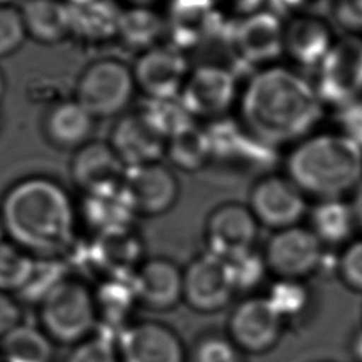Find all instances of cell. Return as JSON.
<instances>
[{
	"mask_svg": "<svg viewBox=\"0 0 362 362\" xmlns=\"http://www.w3.org/2000/svg\"><path fill=\"white\" fill-rule=\"evenodd\" d=\"M238 103L240 124L273 148L308 134L322 115L314 85L284 66L255 72Z\"/></svg>",
	"mask_w": 362,
	"mask_h": 362,
	"instance_id": "6da1fadb",
	"label": "cell"
},
{
	"mask_svg": "<svg viewBox=\"0 0 362 362\" xmlns=\"http://www.w3.org/2000/svg\"><path fill=\"white\" fill-rule=\"evenodd\" d=\"M7 239L37 259H51L66 249L79 211L65 187L45 175L11 184L0 199Z\"/></svg>",
	"mask_w": 362,
	"mask_h": 362,
	"instance_id": "7a4b0ae2",
	"label": "cell"
},
{
	"mask_svg": "<svg viewBox=\"0 0 362 362\" xmlns=\"http://www.w3.org/2000/svg\"><path fill=\"white\" fill-rule=\"evenodd\" d=\"M286 170L304 194L338 199L362 182V147L341 133L315 134L291 150Z\"/></svg>",
	"mask_w": 362,
	"mask_h": 362,
	"instance_id": "3957f363",
	"label": "cell"
},
{
	"mask_svg": "<svg viewBox=\"0 0 362 362\" xmlns=\"http://www.w3.org/2000/svg\"><path fill=\"white\" fill-rule=\"evenodd\" d=\"M38 321L54 344L75 345L99 325L95 293L82 280L64 276L38 301Z\"/></svg>",
	"mask_w": 362,
	"mask_h": 362,
	"instance_id": "277c9868",
	"label": "cell"
},
{
	"mask_svg": "<svg viewBox=\"0 0 362 362\" xmlns=\"http://www.w3.org/2000/svg\"><path fill=\"white\" fill-rule=\"evenodd\" d=\"M137 92L132 66L119 58L103 57L89 62L79 74L74 99L96 120L124 115Z\"/></svg>",
	"mask_w": 362,
	"mask_h": 362,
	"instance_id": "5b68a950",
	"label": "cell"
},
{
	"mask_svg": "<svg viewBox=\"0 0 362 362\" xmlns=\"http://www.w3.org/2000/svg\"><path fill=\"white\" fill-rule=\"evenodd\" d=\"M180 99L197 122L223 119L239 100L238 76L229 66L216 62L199 64L191 68Z\"/></svg>",
	"mask_w": 362,
	"mask_h": 362,
	"instance_id": "8992f818",
	"label": "cell"
},
{
	"mask_svg": "<svg viewBox=\"0 0 362 362\" xmlns=\"http://www.w3.org/2000/svg\"><path fill=\"white\" fill-rule=\"evenodd\" d=\"M315 90L322 103L337 107L362 96V38L344 37L334 42L317 68Z\"/></svg>",
	"mask_w": 362,
	"mask_h": 362,
	"instance_id": "52a82bcc",
	"label": "cell"
},
{
	"mask_svg": "<svg viewBox=\"0 0 362 362\" xmlns=\"http://www.w3.org/2000/svg\"><path fill=\"white\" fill-rule=\"evenodd\" d=\"M137 92L147 100L178 98L191 72L184 51L161 42L140 54L132 66Z\"/></svg>",
	"mask_w": 362,
	"mask_h": 362,
	"instance_id": "ba28073f",
	"label": "cell"
},
{
	"mask_svg": "<svg viewBox=\"0 0 362 362\" xmlns=\"http://www.w3.org/2000/svg\"><path fill=\"white\" fill-rule=\"evenodd\" d=\"M122 191L137 216H161L177 204L180 182L171 167L161 161L127 167Z\"/></svg>",
	"mask_w": 362,
	"mask_h": 362,
	"instance_id": "9c48e42d",
	"label": "cell"
},
{
	"mask_svg": "<svg viewBox=\"0 0 362 362\" xmlns=\"http://www.w3.org/2000/svg\"><path fill=\"white\" fill-rule=\"evenodd\" d=\"M229 49L242 66H260L284 52V25L273 11L260 10L230 27Z\"/></svg>",
	"mask_w": 362,
	"mask_h": 362,
	"instance_id": "30bf717a",
	"label": "cell"
},
{
	"mask_svg": "<svg viewBox=\"0 0 362 362\" xmlns=\"http://www.w3.org/2000/svg\"><path fill=\"white\" fill-rule=\"evenodd\" d=\"M257 219L247 205L223 202L215 206L205 222L206 252L232 260L253 250L257 239Z\"/></svg>",
	"mask_w": 362,
	"mask_h": 362,
	"instance_id": "8fae6325",
	"label": "cell"
},
{
	"mask_svg": "<svg viewBox=\"0 0 362 362\" xmlns=\"http://www.w3.org/2000/svg\"><path fill=\"white\" fill-rule=\"evenodd\" d=\"M247 206L259 223L281 230L296 226L303 218L305 199L287 175L264 174L250 187Z\"/></svg>",
	"mask_w": 362,
	"mask_h": 362,
	"instance_id": "7c38bea8",
	"label": "cell"
},
{
	"mask_svg": "<svg viewBox=\"0 0 362 362\" xmlns=\"http://www.w3.org/2000/svg\"><path fill=\"white\" fill-rule=\"evenodd\" d=\"M235 291L226 260L209 252L194 257L184 269L182 301L198 313L222 310Z\"/></svg>",
	"mask_w": 362,
	"mask_h": 362,
	"instance_id": "4fadbf2b",
	"label": "cell"
},
{
	"mask_svg": "<svg viewBox=\"0 0 362 362\" xmlns=\"http://www.w3.org/2000/svg\"><path fill=\"white\" fill-rule=\"evenodd\" d=\"M120 362H187L182 339L158 321L127 324L116 337Z\"/></svg>",
	"mask_w": 362,
	"mask_h": 362,
	"instance_id": "5bb4252c",
	"label": "cell"
},
{
	"mask_svg": "<svg viewBox=\"0 0 362 362\" xmlns=\"http://www.w3.org/2000/svg\"><path fill=\"white\" fill-rule=\"evenodd\" d=\"M171 44L185 51L202 47L223 30V13L215 0H170L164 14Z\"/></svg>",
	"mask_w": 362,
	"mask_h": 362,
	"instance_id": "9a60e30c",
	"label": "cell"
},
{
	"mask_svg": "<svg viewBox=\"0 0 362 362\" xmlns=\"http://www.w3.org/2000/svg\"><path fill=\"white\" fill-rule=\"evenodd\" d=\"M264 262L281 279L297 280L322 262L321 240L311 229L297 225L277 230L267 242Z\"/></svg>",
	"mask_w": 362,
	"mask_h": 362,
	"instance_id": "2e32d148",
	"label": "cell"
},
{
	"mask_svg": "<svg viewBox=\"0 0 362 362\" xmlns=\"http://www.w3.org/2000/svg\"><path fill=\"white\" fill-rule=\"evenodd\" d=\"M107 141L126 167L161 161L167 148V137L141 109L117 117Z\"/></svg>",
	"mask_w": 362,
	"mask_h": 362,
	"instance_id": "e0dca14e",
	"label": "cell"
},
{
	"mask_svg": "<svg viewBox=\"0 0 362 362\" xmlns=\"http://www.w3.org/2000/svg\"><path fill=\"white\" fill-rule=\"evenodd\" d=\"M126 168L109 141L100 140L76 150L69 163L71 180L82 195L120 189Z\"/></svg>",
	"mask_w": 362,
	"mask_h": 362,
	"instance_id": "ac0fdd59",
	"label": "cell"
},
{
	"mask_svg": "<svg viewBox=\"0 0 362 362\" xmlns=\"http://www.w3.org/2000/svg\"><path fill=\"white\" fill-rule=\"evenodd\" d=\"M283 320L267 297L246 298L229 317V338L240 351L264 352L277 342Z\"/></svg>",
	"mask_w": 362,
	"mask_h": 362,
	"instance_id": "d6986e66",
	"label": "cell"
},
{
	"mask_svg": "<svg viewBox=\"0 0 362 362\" xmlns=\"http://www.w3.org/2000/svg\"><path fill=\"white\" fill-rule=\"evenodd\" d=\"M130 283L137 304L147 310L168 311L182 301L184 270L167 257L141 262Z\"/></svg>",
	"mask_w": 362,
	"mask_h": 362,
	"instance_id": "ffe728a7",
	"label": "cell"
},
{
	"mask_svg": "<svg viewBox=\"0 0 362 362\" xmlns=\"http://www.w3.org/2000/svg\"><path fill=\"white\" fill-rule=\"evenodd\" d=\"M206 129L212 144V161L219 160L246 168H264L276 160L274 148L255 139L239 120L223 117L211 122Z\"/></svg>",
	"mask_w": 362,
	"mask_h": 362,
	"instance_id": "44dd1931",
	"label": "cell"
},
{
	"mask_svg": "<svg viewBox=\"0 0 362 362\" xmlns=\"http://www.w3.org/2000/svg\"><path fill=\"white\" fill-rule=\"evenodd\" d=\"M96 122L76 99H58L44 112L41 132L51 147L75 153L95 140Z\"/></svg>",
	"mask_w": 362,
	"mask_h": 362,
	"instance_id": "7402d4cb",
	"label": "cell"
},
{
	"mask_svg": "<svg viewBox=\"0 0 362 362\" xmlns=\"http://www.w3.org/2000/svg\"><path fill=\"white\" fill-rule=\"evenodd\" d=\"M334 42L328 24L317 16H297L284 25V52L300 66H320Z\"/></svg>",
	"mask_w": 362,
	"mask_h": 362,
	"instance_id": "603a6c76",
	"label": "cell"
},
{
	"mask_svg": "<svg viewBox=\"0 0 362 362\" xmlns=\"http://www.w3.org/2000/svg\"><path fill=\"white\" fill-rule=\"evenodd\" d=\"M20 13L27 37L42 45L71 38L72 7L64 0H24Z\"/></svg>",
	"mask_w": 362,
	"mask_h": 362,
	"instance_id": "cb8c5ba5",
	"label": "cell"
},
{
	"mask_svg": "<svg viewBox=\"0 0 362 362\" xmlns=\"http://www.w3.org/2000/svg\"><path fill=\"white\" fill-rule=\"evenodd\" d=\"M122 10L113 0H96L85 6L72 7L71 38L88 47L117 41Z\"/></svg>",
	"mask_w": 362,
	"mask_h": 362,
	"instance_id": "d4e9b609",
	"label": "cell"
},
{
	"mask_svg": "<svg viewBox=\"0 0 362 362\" xmlns=\"http://www.w3.org/2000/svg\"><path fill=\"white\" fill-rule=\"evenodd\" d=\"M82 197V218L98 236L129 229L134 216H137L122 188L113 192Z\"/></svg>",
	"mask_w": 362,
	"mask_h": 362,
	"instance_id": "484cf974",
	"label": "cell"
},
{
	"mask_svg": "<svg viewBox=\"0 0 362 362\" xmlns=\"http://www.w3.org/2000/svg\"><path fill=\"white\" fill-rule=\"evenodd\" d=\"M167 34L165 18L153 7L127 6L122 10L117 42L139 54L161 44L163 35Z\"/></svg>",
	"mask_w": 362,
	"mask_h": 362,
	"instance_id": "4316f807",
	"label": "cell"
},
{
	"mask_svg": "<svg viewBox=\"0 0 362 362\" xmlns=\"http://www.w3.org/2000/svg\"><path fill=\"white\" fill-rule=\"evenodd\" d=\"M165 156L173 167L195 173L212 161V144L206 126L192 122L167 139Z\"/></svg>",
	"mask_w": 362,
	"mask_h": 362,
	"instance_id": "83f0119b",
	"label": "cell"
},
{
	"mask_svg": "<svg viewBox=\"0 0 362 362\" xmlns=\"http://www.w3.org/2000/svg\"><path fill=\"white\" fill-rule=\"evenodd\" d=\"M54 341L31 324L21 322L0 339V362H52Z\"/></svg>",
	"mask_w": 362,
	"mask_h": 362,
	"instance_id": "f1b7e54d",
	"label": "cell"
},
{
	"mask_svg": "<svg viewBox=\"0 0 362 362\" xmlns=\"http://www.w3.org/2000/svg\"><path fill=\"white\" fill-rule=\"evenodd\" d=\"M313 232L321 242L341 243L346 240L356 221L352 205L338 199H322L311 211Z\"/></svg>",
	"mask_w": 362,
	"mask_h": 362,
	"instance_id": "f546056e",
	"label": "cell"
},
{
	"mask_svg": "<svg viewBox=\"0 0 362 362\" xmlns=\"http://www.w3.org/2000/svg\"><path fill=\"white\" fill-rule=\"evenodd\" d=\"M37 267V257L8 239L0 243V291L23 293Z\"/></svg>",
	"mask_w": 362,
	"mask_h": 362,
	"instance_id": "4dcf8cb0",
	"label": "cell"
},
{
	"mask_svg": "<svg viewBox=\"0 0 362 362\" xmlns=\"http://www.w3.org/2000/svg\"><path fill=\"white\" fill-rule=\"evenodd\" d=\"M98 257L100 263L113 270V273H126L129 269H136L140 266V245L137 236L129 229L106 233L99 236L98 243Z\"/></svg>",
	"mask_w": 362,
	"mask_h": 362,
	"instance_id": "1f68e13d",
	"label": "cell"
},
{
	"mask_svg": "<svg viewBox=\"0 0 362 362\" xmlns=\"http://www.w3.org/2000/svg\"><path fill=\"white\" fill-rule=\"evenodd\" d=\"M95 297L99 324L103 321L113 328L122 324V320L126 317L130 305L133 303L137 304L130 280L126 283L112 280L110 283L105 284L103 288L95 293Z\"/></svg>",
	"mask_w": 362,
	"mask_h": 362,
	"instance_id": "d6a6232c",
	"label": "cell"
},
{
	"mask_svg": "<svg viewBox=\"0 0 362 362\" xmlns=\"http://www.w3.org/2000/svg\"><path fill=\"white\" fill-rule=\"evenodd\" d=\"M141 110L150 117V120L161 130V133L168 139L171 134L180 129L188 126L192 122V116L188 113L182 105L180 96L171 99H156L147 100Z\"/></svg>",
	"mask_w": 362,
	"mask_h": 362,
	"instance_id": "836d02e7",
	"label": "cell"
},
{
	"mask_svg": "<svg viewBox=\"0 0 362 362\" xmlns=\"http://www.w3.org/2000/svg\"><path fill=\"white\" fill-rule=\"evenodd\" d=\"M267 298L283 318L298 315L308 303L305 287L297 280L290 279H281L277 281L270 288Z\"/></svg>",
	"mask_w": 362,
	"mask_h": 362,
	"instance_id": "e575fe53",
	"label": "cell"
},
{
	"mask_svg": "<svg viewBox=\"0 0 362 362\" xmlns=\"http://www.w3.org/2000/svg\"><path fill=\"white\" fill-rule=\"evenodd\" d=\"M64 362H120L116 341L102 334L72 345Z\"/></svg>",
	"mask_w": 362,
	"mask_h": 362,
	"instance_id": "d590c367",
	"label": "cell"
},
{
	"mask_svg": "<svg viewBox=\"0 0 362 362\" xmlns=\"http://www.w3.org/2000/svg\"><path fill=\"white\" fill-rule=\"evenodd\" d=\"M27 37L20 7L0 6V58L17 52Z\"/></svg>",
	"mask_w": 362,
	"mask_h": 362,
	"instance_id": "8d00e7d4",
	"label": "cell"
},
{
	"mask_svg": "<svg viewBox=\"0 0 362 362\" xmlns=\"http://www.w3.org/2000/svg\"><path fill=\"white\" fill-rule=\"evenodd\" d=\"M226 263L235 290H250L256 287L263 280L267 267L264 259L253 250L232 260H226Z\"/></svg>",
	"mask_w": 362,
	"mask_h": 362,
	"instance_id": "74e56055",
	"label": "cell"
},
{
	"mask_svg": "<svg viewBox=\"0 0 362 362\" xmlns=\"http://www.w3.org/2000/svg\"><path fill=\"white\" fill-rule=\"evenodd\" d=\"M192 362H242L240 349L230 338L206 335L197 341L191 355Z\"/></svg>",
	"mask_w": 362,
	"mask_h": 362,
	"instance_id": "f35d334b",
	"label": "cell"
},
{
	"mask_svg": "<svg viewBox=\"0 0 362 362\" xmlns=\"http://www.w3.org/2000/svg\"><path fill=\"white\" fill-rule=\"evenodd\" d=\"M338 133L349 137L362 147V96L339 106L335 113Z\"/></svg>",
	"mask_w": 362,
	"mask_h": 362,
	"instance_id": "ab89813d",
	"label": "cell"
},
{
	"mask_svg": "<svg viewBox=\"0 0 362 362\" xmlns=\"http://www.w3.org/2000/svg\"><path fill=\"white\" fill-rule=\"evenodd\" d=\"M339 272L344 281L362 291V240L352 242L339 259Z\"/></svg>",
	"mask_w": 362,
	"mask_h": 362,
	"instance_id": "60d3db41",
	"label": "cell"
},
{
	"mask_svg": "<svg viewBox=\"0 0 362 362\" xmlns=\"http://www.w3.org/2000/svg\"><path fill=\"white\" fill-rule=\"evenodd\" d=\"M273 7V13L296 14L297 16H315L331 6L332 0H267Z\"/></svg>",
	"mask_w": 362,
	"mask_h": 362,
	"instance_id": "b9f144b4",
	"label": "cell"
},
{
	"mask_svg": "<svg viewBox=\"0 0 362 362\" xmlns=\"http://www.w3.org/2000/svg\"><path fill=\"white\" fill-rule=\"evenodd\" d=\"M332 10L339 25L355 33L362 31V0H334Z\"/></svg>",
	"mask_w": 362,
	"mask_h": 362,
	"instance_id": "7bdbcfd3",
	"label": "cell"
},
{
	"mask_svg": "<svg viewBox=\"0 0 362 362\" xmlns=\"http://www.w3.org/2000/svg\"><path fill=\"white\" fill-rule=\"evenodd\" d=\"M21 322L20 304L11 294L0 291V339Z\"/></svg>",
	"mask_w": 362,
	"mask_h": 362,
	"instance_id": "ee69618b",
	"label": "cell"
},
{
	"mask_svg": "<svg viewBox=\"0 0 362 362\" xmlns=\"http://www.w3.org/2000/svg\"><path fill=\"white\" fill-rule=\"evenodd\" d=\"M218 8L223 14L238 16L239 18L250 16L262 10V6L267 0H215Z\"/></svg>",
	"mask_w": 362,
	"mask_h": 362,
	"instance_id": "f6af8a7d",
	"label": "cell"
},
{
	"mask_svg": "<svg viewBox=\"0 0 362 362\" xmlns=\"http://www.w3.org/2000/svg\"><path fill=\"white\" fill-rule=\"evenodd\" d=\"M352 209L356 218V222L362 226V182L359 187L354 191V201H352Z\"/></svg>",
	"mask_w": 362,
	"mask_h": 362,
	"instance_id": "bcb514c9",
	"label": "cell"
},
{
	"mask_svg": "<svg viewBox=\"0 0 362 362\" xmlns=\"http://www.w3.org/2000/svg\"><path fill=\"white\" fill-rule=\"evenodd\" d=\"M127 3V6H136V7H153L157 0H123Z\"/></svg>",
	"mask_w": 362,
	"mask_h": 362,
	"instance_id": "7dc6e473",
	"label": "cell"
},
{
	"mask_svg": "<svg viewBox=\"0 0 362 362\" xmlns=\"http://www.w3.org/2000/svg\"><path fill=\"white\" fill-rule=\"evenodd\" d=\"M6 90H7V81H6V75H4L3 69L0 68V102L3 100V98L6 95Z\"/></svg>",
	"mask_w": 362,
	"mask_h": 362,
	"instance_id": "c3c4849f",
	"label": "cell"
},
{
	"mask_svg": "<svg viewBox=\"0 0 362 362\" xmlns=\"http://www.w3.org/2000/svg\"><path fill=\"white\" fill-rule=\"evenodd\" d=\"M65 3H68L71 7H79V6H85L89 3H93L96 0H64Z\"/></svg>",
	"mask_w": 362,
	"mask_h": 362,
	"instance_id": "681fc988",
	"label": "cell"
},
{
	"mask_svg": "<svg viewBox=\"0 0 362 362\" xmlns=\"http://www.w3.org/2000/svg\"><path fill=\"white\" fill-rule=\"evenodd\" d=\"M355 351H356V355L362 359V335L355 342Z\"/></svg>",
	"mask_w": 362,
	"mask_h": 362,
	"instance_id": "f907efd6",
	"label": "cell"
},
{
	"mask_svg": "<svg viewBox=\"0 0 362 362\" xmlns=\"http://www.w3.org/2000/svg\"><path fill=\"white\" fill-rule=\"evenodd\" d=\"M7 239V235H6V229H4V223H3V218H1V214H0V243L3 240Z\"/></svg>",
	"mask_w": 362,
	"mask_h": 362,
	"instance_id": "816d5d0a",
	"label": "cell"
},
{
	"mask_svg": "<svg viewBox=\"0 0 362 362\" xmlns=\"http://www.w3.org/2000/svg\"><path fill=\"white\" fill-rule=\"evenodd\" d=\"M4 4H11V0H0V6H4Z\"/></svg>",
	"mask_w": 362,
	"mask_h": 362,
	"instance_id": "f5cc1de1",
	"label": "cell"
},
{
	"mask_svg": "<svg viewBox=\"0 0 362 362\" xmlns=\"http://www.w3.org/2000/svg\"><path fill=\"white\" fill-rule=\"evenodd\" d=\"M0 126H1V115H0Z\"/></svg>",
	"mask_w": 362,
	"mask_h": 362,
	"instance_id": "db71d44e",
	"label": "cell"
}]
</instances>
